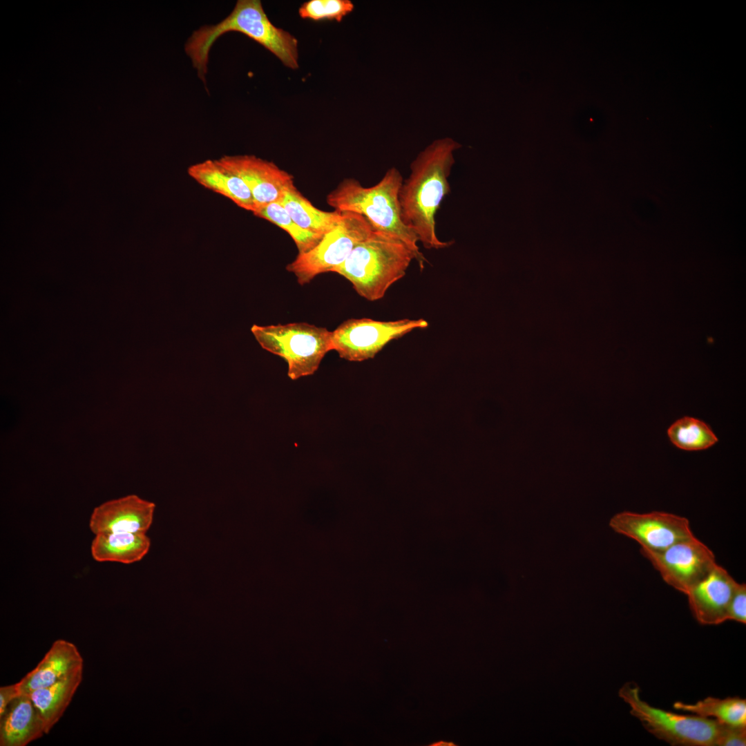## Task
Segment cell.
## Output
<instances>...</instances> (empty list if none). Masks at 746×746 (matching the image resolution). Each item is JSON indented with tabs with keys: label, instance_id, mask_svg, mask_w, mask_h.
<instances>
[{
	"label": "cell",
	"instance_id": "obj_16",
	"mask_svg": "<svg viewBox=\"0 0 746 746\" xmlns=\"http://www.w3.org/2000/svg\"><path fill=\"white\" fill-rule=\"evenodd\" d=\"M187 172L199 184L230 199L238 207L252 213L256 210L252 194L245 183L218 159L193 164Z\"/></svg>",
	"mask_w": 746,
	"mask_h": 746
},
{
	"label": "cell",
	"instance_id": "obj_26",
	"mask_svg": "<svg viewBox=\"0 0 746 746\" xmlns=\"http://www.w3.org/2000/svg\"><path fill=\"white\" fill-rule=\"evenodd\" d=\"M19 694L17 682L0 687V716L3 714L8 705Z\"/></svg>",
	"mask_w": 746,
	"mask_h": 746
},
{
	"label": "cell",
	"instance_id": "obj_20",
	"mask_svg": "<svg viewBox=\"0 0 746 746\" xmlns=\"http://www.w3.org/2000/svg\"><path fill=\"white\" fill-rule=\"evenodd\" d=\"M673 707L719 723L746 727V700L739 697L720 699L709 696L694 704L678 701Z\"/></svg>",
	"mask_w": 746,
	"mask_h": 746
},
{
	"label": "cell",
	"instance_id": "obj_11",
	"mask_svg": "<svg viewBox=\"0 0 746 746\" xmlns=\"http://www.w3.org/2000/svg\"><path fill=\"white\" fill-rule=\"evenodd\" d=\"M218 160L245 183L252 194L256 210L279 202L285 191L294 186L291 174L255 155H225Z\"/></svg>",
	"mask_w": 746,
	"mask_h": 746
},
{
	"label": "cell",
	"instance_id": "obj_25",
	"mask_svg": "<svg viewBox=\"0 0 746 746\" xmlns=\"http://www.w3.org/2000/svg\"><path fill=\"white\" fill-rule=\"evenodd\" d=\"M727 620H734L745 624L746 622V585L737 583L730 600Z\"/></svg>",
	"mask_w": 746,
	"mask_h": 746
},
{
	"label": "cell",
	"instance_id": "obj_17",
	"mask_svg": "<svg viewBox=\"0 0 746 746\" xmlns=\"http://www.w3.org/2000/svg\"><path fill=\"white\" fill-rule=\"evenodd\" d=\"M151 547L146 533H102L95 535L90 546L93 558L99 562L129 564L142 560Z\"/></svg>",
	"mask_w": 746,
	"mask_h": 746
},
{
	"label": "cell",
	"instance_id": "obj_23",
	"mask_svg": "<svg viewBox=\"0 0 746 746\" xmlns=\"http://www.w3.org/2000/svg\"><path fill=\"white\" fill-rule=\"evenodd\" d=\"M354 8L350 0H309L300 6L298 14L303 19L340 22Z\"/></svg>",
	"mask_w": 746,
	"mask_h": 746
},
{
	"label": "cell",
	"instance_id": "obj_9",
	"mask_svg": "<svg viewBox=\"0 0 746 746\" xmlns=\"http://www.w3.org/2000/svg\"><path fill=\"white\" fill-rule=\"evenodd\" d=\"M640 552L667 584L685 595L717 564L713 551L694 535L660 552Z\"/></svg>",
	"mask_w": 746,
	"mask_h": 746
},
{
	"label": "cell",
	"instance_id": "obj_8",
	"mask_svg": "<svg viewBox=\"0 0 746 746\" xmlns=\"http://www.w3.org/2000/svg\"><path fill=\"white\" fill-rule=\"evenodd\" d=\"M428 327V322L423 318L348 319L332 332V349L345 360L363 361L374 358L390 341Z\"/></svg>",
	"mask_w": 746,
	"mask_h": 746
},
{
	"label": "cell",
	"instance_id": "obj_4",
	"mask_svg": "<svg viewBox=\"0 0 746 746\" xmlns=\"http://www.w3.org/2000/svg\"><path fill=\"white\" fill-rule=\"evenodd\" d=\"M413 260L415 254L401 239L373 230L334 272L349 280L361 297L375 301L405 275Z\"/></svg>",
	"mask_w": 746,
	"mask_h": 746
},
{
	"label": "cell",
	"instance_id": "obj_18",
	"mask_svg": "<svg viewBox=\"0 0 746 746\" xmlns=\"http://www.w3.org/2000/svg\"><path fill=\"white\" fill-rule=\"evenodd\" d=\"M83 669L28 694L43 720L45 734L59 720L82 680Z\"/></svg>",
	"mask_w": 746,
	"mask_h": 746
},
{
	"label": "cell",
	"instance_id": "obj_19",
	"mask_svg": "<svg viewBox=\"0 0 746 746\" xmlns=\"http://www.w3.org/2000/svg\"><path fill=\"white\" fill-rule=\"evenodd\" d=\"M279 202L301 228L323 236L332 230L343 216L342 212L336 210L330 212L316 208L295 186L285 191Z\"/></svg>",
	"mask_w": 746,
	"mask_h": 746
},
{
	"label": "cell",
	"instance_id": "obj_22",
	"mask_svg": "<svg viewBox=\"0 0 746 746\" xmlns=\"http://www.w3.org/2000/svg\"><path fill=\"white\" fill-rule=\"evenodd\" d=\"M253 213L259 218L269 221L287 232L294 241L298 254L306 253L312 249L323 237L301 228L293 220L279 202L261 207Z\"/></svg>",
	"mask_w": 746,
	"mask_h": 746
},
{
	"label": "cell",
	"instance_id": "obj_21",
	"mask_svg": "<svg viewBox=\"0 0 746 746\" xmlns=\"http://www.w3.org/2000/svg\"><path fill=\"white\" fill-rule=\"evenodd\" d=\"M667 434L676 447L689 451L705 450L718 441L716 436L705 422L689 417L674 422L668 429Z\"/></svg>",
	"mask_w": 746,
	"mask_h": 746
},
{
	"label": "cell",
	"instance_id": "obj_7",
	"mask_svg": "<svg viewBox=\"0 0 746 746\" xmlns=\"http://www.w3.org/2000/svg\"><path fill=\"white\" fill-rule=\"evenodd\" d=\"M338 224L325 234L310 251L298 254L286 269L292 273L300 285L310 283L318 275L332 271L341 265L354 248L373 231L363 216L342 212Z\"/></svg>",
	"mask_w": 746,
	"mask_h": 746
},
{
	"label": "cell",
	"instance_id": "obj_3",
	"mask_svg": "<svg viewBox=\"0 0 746 746\" xmlns=\"http://www.w3.org/2000/svg\"><path fill=\"white\" fill-rule=\"evenodd\" d=\"M400 171L388 169L375 185L365 187L354 179H346L327 196V204L340 212L360 214L374 230L394 236L403 241L415 254L417 262L423 269L426 259L418 247L415 233L403 222L399 191L403 183Z\"/></svg>",
	"mask_w": 746,
	"mask_h": 746
},
{
	"label": "cell",
	"instance_id": "obj_10",
	"mask_svg": "<svg viewBox=\"0 0 746 746\" xmlns=\"http://www.w3.org/2000/svg\"><path fill=\"white\" fill-rule=\"evenodd\" d=\"M609 526L615 533L637 542L642 550L650 552L662 551L694 535L686 517L660 511H623L611 517Z\"/></svg>",
	"mask_w": 746,
	"mask_h": 746
},
{
	"label": "cell",
	"instance_id": "obj_15",
	"mask_svg": "<svg viewBox=\"0 0 746 746\" xmlns=\"http://www.w3.org/2000/svg\"><path fill=\"white\" fill-rule=\"evenodd\" d=\"M44 734L43 720L28 694H19L0 716L1 746H26Z\"/></svg>",
	"mask_w": 746,
	"mask_h": 746
},
{
	"label": "cell",
	"instance_id": "obj_5",
	"mask_svg": "<svg viewBox=\"0 0 746 746\" xmlns=\"http://www.w3.org/2000/svg\"><path fill=\"white\" fill-rule=\"evenodd\" d=\"M251 331L265 350L283 358L292 380L314 374L332 349V332L307 323L254 325Z\"/></svg>",
	"mask_w": 746,
	"mask_h": 746
},
{
	"label": "cell",
	"instance_id": "obj_6",
	"mask_svg": "<svg viewBox=\"0 0 746 746\" xmlns=\"http://www.w3.org/2000/svg\"><path fill=\"white\" fill-rule=\"evenodd\" d=\"M619 696L629 705L631 714L656 738L671 745L716 746L718 723L714 719L653 707L641 698L634 682L625 683Z\"/></svg>",
	"mask_w": 746,
	"mask_h": 746
},
{
	"label": "cell",
	"instance_id": "obj_24",
	"mask_svg": "<svg viewBox=\"0 0 746 746\" xmlns=\"http://www.w3.org/2000/svg\"><path fill=\"white\" fill-rule=\"evenodd\" d=\"M746 745V727L718 723L716 746Z\"/></svg>",
	"mask_w": 746,
	"mask_h": 746
},
{
	"label": "cell",
	"instance_id": "obj_13",
	"mask_svg": "<svg viewBox=\"0 0 746 746\" xmlns=\"http://www.w3.org/2000/svg\"><path fill=\"white\" fill-rule=\"evenodd\" d=\"M737 583L726 569L716 564L706 577L691 588L686 595L697 621L705 625L727 621L729 604Z\"/></svg>",
	"mask_w": 746,
	"mask_h": 746
},
{
	"label": "cell",
	"instance_id": "obj_1",
	"mask_svg": "<svg viewBox=\"0 0 746 746\" xmlns=\"http://www.w3.org/2000/svg\"><path fill=\"white\" fill-rule=\"evenodd\" d=\"M460 147L450 137L434 141L411 163L410 174L401 186L403 222L426 249H443L452 243L439 239L435 215L450 191L448 178L455 164L454 151Z\"/></svg>",
	"mask_w": 746,
	"mask_h": 746
},
{
	"label": "cell",
	"instance_id": "obj_12",
	"mask_svg": "<svg viewBox=\"0 0 746 746\" xmlns=\"http://www.w3.org/2000/svg\"><path fill=\"white\" fill-rule=\"evenodd\" d=\"M155 504L135 495L106 501L94 508L89 528L102 533H146L154 517Z\"/></svg>",
	"mask_w": 746,
	"mask_h": 746
},
{
	"label": "cell",
	"instance_id": "obj_2",
	"mask_svg": "<svg viewBox=\"0 0 746 746\" xmlns=\"http://www.w3.org/2000/svg\"><path fill=\"white\" fill-rule=\"evenodd\" d=\"M238 32L262 45L290 69L298 68V41L288 31L276 27L260 0H238L232 12L215 25H204L193 32L184 50L204 82L210 49L222 35Z\"/></svg>",
	"mask_w": 746,
	"mask_h": 746
},
{
	"label": "cell",
	"instance_id": "obj_14",
	"mask_svg": "<svg viewBox=\"0 0 746 746\" xmlns=\"http://www.w3.org/2000/svg\"><path fill=\"white\" fill-rule=\"evenodd\" d=\"M83 658L73 643L55 640L34 669L17 682L21 694L48 687L83 669Z\"/></svg>",
	"mask_w": 746,
	"mask_h": 746
}]
</instances>
